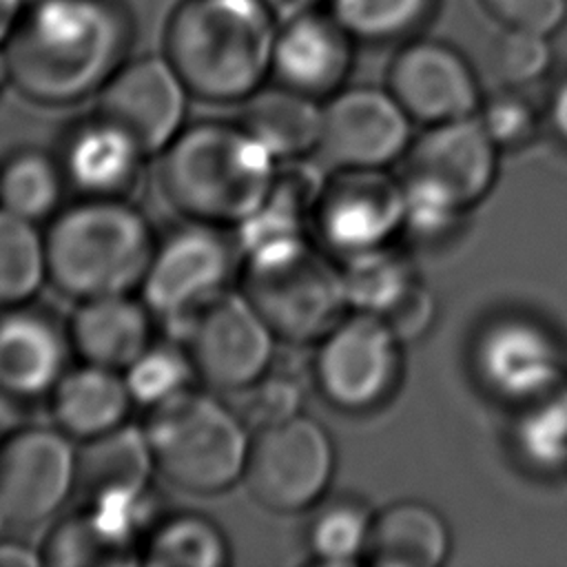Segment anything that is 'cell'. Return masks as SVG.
Here are the masks:
<instances>
[{
	"mask_svg": "<svg viewBox=\"0 0 567 567\" xmlns=\"http://www.w3.org/2000/svg\"><path fill=\"white\" fill-rule=\"evenodd\" d=\"M124 0H29L0 44L7 84L27 102L66 109L97 97L128 60Z\"/></svg>",
	"mask_w": 567,
	"mask_h": 567,
	"instance_id": "cell-1",
	"label": "cell"
},
{
	"mask_svg": "<svg viewBox=\"0 0 567 567\" xmlns=\"http://www.w3.org/2000/svg\"><path fill=\"white\" fill-rule=\"evenodd\" d=\"M279 159L239 120H197L157 155L164 199L182 215L235 228L270 193Z\"/></svg>",
	"mask_w": 567,
	"mask_h": 567,
	"instance_id": "cell-2",
	"label": "cell"
},
{
	"mask_svg": "<svg viewBox=\"0 0 567 567\" xmlns=\"http://www.w3.org/2000/svg\"><path fill=\"white\" fill-rule=\"evenodd\" d=\"M277 20L261 0H179L162 53L193 100L244 104L270 80Z\"/></svg>",
	"mask_w": 567,
	"mask_h": 567,
	"instance_id": "cell-3",
	"label": "cell"
},
{
	"mask_svg": "<svg viewBox=\"0 0 567 567\" xmlns=\"http://www.w3.org/2000/svg\"><path fill=\"white\" fill-rule=\"evenodd\" d=\"M49 284L73 303L137 292L157 233L133 199L75 197L44 226Z\"/></svg>",
	"mask_w": 567,
	"mask_h": 567,
	"instance_id": "cell-4",
	"label": "cell"
},
{
	"mask_svg": "<svg viewBox=\"0 0 567 567\" xmlns=\"http://www.w3.org/2000/svg\"><path fill=\"white\" fill-rule=\"evenodd\" d=\"M144 430L155 472L173 487L215 496L244 481L252 430L215 392L195 388L146 412Z\"/></svg>",
	"mask_w": 567,
	"mask_h": 567,
	"instance_id": "cell-5",
	"label": "cell"
},
{
	"mask_svg": "<svg viewBox=\"0 0 567 567\" xmlns=\"http://www.w3.org/2000/svg\"><path fill=\"white\" fill-rule=\"evenodd\" d=\"M241 255L230 228L184 219L157 235L137 295L166 337L184 341L195 317L233 288Z\"/></svg>",
	"mask_w": 567,
	"mask_h": 567,
	"instance_id": "cell-6",
	"label": "cell"
},
{
	"mask_svg": "<svg viewBox=\"0 0 567 567\" xmlns=\"http://www.w3.org/2000/svg\"><path fill=\"white\" fill-rule=\"evenodd\" d=\"M239 279L277 339L292 346H315L350 312L339 261L317 241L246 261Z\"/></svg>",
	"mask_w": 567,
	"mask_h": 567,
	"instance_id": "cell-7",
	"label": "cell"
},
{
	"mask_svg": "<svg viewBox=\"0 0 567 567\" xmlns=\"http://www.w3.org/2000/svg\"><path fill=\"white\" fill-rule=\"evenodd\" d=\"M334 470L330 432L301 412L252 432L244 485L252 501L272 514H306L328 496Z\"/></svg>",
	"mask_w": 567,
	"mask_h": 567,
	"instance_id": "cell-8",
	"label": "cell"
},
{
	"mask_svg": "<svg viewBox=\"0 0 567 567\" xmlns=\"http://www.w3.org/2000/svg\"><path fill=\"white\" fill-rule=\"evenodd\" d=\"M401 346L383 317L350 310L315 343L310 377L319 396L343 414L381 408L401 379Z\"/></svg>",
	"mask_w": 567,
	"mask_h": 567,
	"instance_id": "cell-9",
	"label": "cell"
},
{
	"mask_svg": "<svg viewBox=\"0 0 567 567\" xmlns=\"http://www.w3.org/2000/svg\"><path fill=\"white\" fill-rule=\"evenodd\" d=\"M78 494V443L58 425H20L0 439V516L33 527Z\"/></svg>",
	"mask_w": 567,
	"mask_h": 567,
	"instance_id": "cell-10",
	"label": "cell"
},
{
	"mask_svg": "<svg viewBox=\"0 0 567 567\" xmlns=\"http://www.w3.org/2000/svg\"><path fill=\"white\" fill-rule=\"evenodd\" d=\"M277 341L241 288H230L195 317L182 343L195 363L199 385L237 394L272 368Z\"/></svg>",
	"mask_w": 567,
	"mask_h": 567,
	"instance_id": "cell-11",
	"label": "cell"
},
{
	"mask_svg": "<svg viewBox=\"0 0 567 567\" xmlns=\"http://www.w3.org/2000/svg\"><path fill=\"white\" fill-rule=\"evenodd\" d=\"M412 117L379 86H343L323 100L319 162L330 171L385 168L410 148Z\"/></svg>",
	"mask_w": 567,
	"mask_h": 567,
	"instance_id": "cell-12",
	"label": "cell"
},
{
	"mask_svg": "<svg viewBox=\"0 0 567 567\" xmlns=\"http://www.w3.org/2000/svg\"><path fill=\"white\" fill-rule=\"evenodd\" d=\"M403 228L401 182L383 168L332 171L312 213V237L337 261L388 246Z\"/></svg>",
	"mask_w": 567,
	"mask_h": 567,
	"instance_id": "cell-13",
	"label": "cell"
},
{
	"mask_svg": "<svg viewBox=\"0 0 567 567\" xmlns=\"http://www.w3.org/2000/svg\"><path fill=\"white\" fill-rule=\"evenodd\" d=\"M186 84L159 55L128 58L102 86L95 102L102 115L124 126L151 157H157L188 124Z\"/></svg>",
	"mask_w": 567,
	"mask_h": 567,
	"instance_id": "cell-14",
	"label": "cell"
},
{
	"mask_svg": "<svg viewBox=\"0 0 567 567\" xmlns=\"http://www.w3.org/2000/svg\"><path fill=\"white\" fill-rule=\"evenodd\" d=\"M474 370L501 401L525 405L567 379L565 352L540 323L507 317L489 323L474 343Z\"/></svg>",
	"mask_w": 567,
	"mask_h": 567,
	"instance_id": "cell-15",
	"label": "cell"
},
{
	"mask_svg": "<svg viewBox=\"0 0 567 567\" xmlns=\"http://www.w3.org/2000/svg\"><path fill=\"white\" fill-rule=\"evenodd\" d=\"M388 89L412 117L427 126L470 117L481 106L470 62L450 44L414 40L392 60Z\"/></svg>",
	"mask_w": 567,
	"mask_h": 567,
	"instance_id": "cell-16",
	"label": "cell"
},
{
	"mask_svg": "<svg viewBox=\"0 0 567 567\" xmlns=\"http://www.w3.org/2000/svg\"><path fill=\"white\" fill-rule=\"evenodd\" d=\"M66 321L24 303L0 310V396L18 403L49 399L71 368Z\"/></svg>",
	"mask_w": 567,
	"mask_h": 567,
	"instance_id": "cell-17",
	"label": "cell"
},
{
	"mask_svg": "<svg viewBox=\"0 0 567 567\" xmlns=\"http://www.w3.org/2000/svg\"><path fill=\"white\" fill-rule=\"evenodd\" d=\"M55 155L71 193L122 199L137 190L151 157L124 126L100 111L73 122Z\"/></svg>",
	"mask_w": 567,
	"mask_h": 567,
	"instance_id": "cell-18",
	"label": "cell"
},
{
	"mask_svg": "<svg viewBox=\"0 0 567 567\" xmlns=\"http://www.w3.org/2000/svg\"><path fill=\"white\" fill-rule=\"evenodd\" d=\"M352 42L330 11L286 20L277 24L270 80L323 102L346 84L352 69Z\"/></svg>",
	"mask_w": 567,
	"mask_h": 567,
	"instance_id": "cell-19",
	"label": "cell"
},
{
	"mask_svg": "<svg viewBox=\"0 0 567 567\" xmlns=\"http://www.w3.org/2000/svg\"><path fill=\"white\" fill-rule=\"evenodd\" d=\"M498 146L481 120L458 117L427 126L408 148V173H423L443 182L470 208L492 188Z\"/></svg>",
	"mask_w": 567,
	"mask_h": 567,
	"instance_id": "cell-20",
	"label": "cell"
},
{
	"mask_svg": "<svg viewBox=\"0 0 567 567\" xmlns=\"http://www.w3.org/2000/svg\"><path fill=\"white\" fill-rule=\"evenodd\" d=\"M157 321L137 292L75 301L66 319L73 357L84 363L124 370L153 341Z\"/></svg>",
	"mask_w": 567,
	"mask_h": 567,
	"instance_id": "cell-21",
	"label": "cell"
},
{
	"mask_svg": "<svg viewBox=\"0 0 567 567\" xmlns=\"http://www.w3.org/2000/svg\"><path fill=\"white\" fill-rule=\"evenodd\" d=\"M47 401L51 423L75 443L117 430L135 408L122 370L84 361L62 374Z\"/></svg>",
	"mask_w": 567,
	"mask_h": 567,
	"instance_id": "cell-22",
	"label": "cell"
},
{
	"mask_svg": "<svg viewBox=\"0 0 567 567\" xmlns=\"http://www.w3.org/2000/svg\"><path fill=\"white\" fill-rule=\"evenodd\" d=\"M239 122L279 159L312 157L321 137L323 102L279 84H266L244 104Z\"/></svg>",
	"mask_w": 567,
	"mask_h": 567,
	"instance_id": "cell-23",
	"label": "cell"
},
{
	"mask_svg": "<svg viewBox=\"0 0 567 567\" xmlns=\"http://www.w3.org/2000/svg\"><path fill=\"white\" fill-rule=\"evenodd\" d=\"M450 554L445 518L421 501H399L374 514L368 560L377 567H439Z\"/></svg>",
	"mask_w": 567,
	"mask_h": 567,
	"instance_id": "cell-24",
	"label": "cell"
},
{
	"mask_svg": "<svg viewBox=\"0 0 567 567\" xmlns=\"http://www.w3.org/2000/svg\"><path fill=\"white\" fill-rule=\"evenodd\" d=\"M374 512L354 494L319 501L306 520L301 543L306 558L321 567H354L368 560Z\"/></svg>",
	"mask_w": 567,
	"mask_h": 567,
	"instance_id": "cell-25",
	"label": "cell"
},
{
	"mask_svg": "<svg viewBox=\"0 0 567 567\" xmlns=\"http://www.w3.org/2000/svg\"><path fill=\"white\" fill-rule=\"evenodd\" d=\"M233 547L226 529L208 514L182 509L162 514L148 532L140 565L148 567H226Z\"/></svg>",
	"mask_w": 567,
	"mask_h": 567,
	"instance_id": "cell-26",
	"label": "cell"
},
{
	"mask_svg": "<svg viewBox=\"0 0 567 567\" xmlns=\"http://www.w3.org/2000/svg\"><path fill=\"white\" fill-rule=\"evenodd\" d=\"M69 184L55 153L22 146L0 159V208L47 224L66 202Z\"/></svg>",
	"mask_w": 567,
	"mask_h": 567,
	"instance_id": "cell-27",
	"label": "cell"
},
{
	"mask_svg": "<svg viewBox=\"0 0 567 567\" xmlns=\"http://www.w3.org/2000/svg\"><path fill=\"white\" fill-rule=\"evenodd\" d=\"M155 461L144 425L124 423L78 445V492L153 483Z\"/></svg>",
	"mask_w": 567,
	"mask_h": 567,
	"instance_id": "cell-28",
	"label": "cell"
},
{
	"mask_svg": "<svg viewBox=\"0 0 567 567\" xmlns=\"http://www.w3.org/2000/svg\"><path fill=\"white\" fill-rule=\"evenodd\" d=\"M339 268L352 312L385 317L419 284L408 255L390 244L341 259Z\"/></svg>",
	"mask_w": 567,
	"mask_h": 567,
	"instance_id": "cell-29",
	"label": "cell"
},
{
	"mask_svg": "<svg viewBox=\"0 0 567 567\" xmlns=\"http://www.w3.org/2000/svg\"><path fill=\"white\" fill-rule=\"evenodd\" d=\"M49 284L40 224L0 208V310L33 303Z\"/></svg>",
	"mask_w": 567,
	"mask_h": 567,
	"instance_id": "cell-30",
	"label": "cell"
},
{
	"mask_svg": "<svg viewBox=\"0 0 567 567\" xmlns=\"http://www.w3.org/2000/svg\"><path fill=\"white\" fill-rule=\"evenodd\" d=\"M122 374L135 408L144 412L162 408L199 388L197 370L186 346L166 334L155 339Z\"/></svg>",
	"mask_w": 567,
	"mask_h": 567,
	"instance_id": "cell-31",
	"label": "cell"
},
{
	"mask_svg": "<svg viewBox=\"0 0 567 567\" xmlns=\"http://www.w3.org/2000/svg\"><path fill=\"white\" fill-rule=\"evenodd\" d=\"M514 447L536 470L554 472L567 465V379L520 405L514 423Z\"/></svg>",
	"mask_w": 567,
	"mask_h": 567,
	"instance_id": "cell-32",
	"label": "cell"
},
{
	"mask_svg": "<svg viewBox=\"0 0 567 567\" xmlns=\"http://www.w3.org/2000/svg\"><path fill=\"white\" fill-rule=\"evenodd\" d=\"M434 0H328L330 16L361 42H390L416 31Z\"/></svg>",
	"mask_w": 567,
	"mask_h": 567,
	"instance_id": "cell-33",
	"label": "cell"
},
{
	"mask_svg": "<svg viewBox=\"0 0 567 567\" xmlns=\"http://www.w3.org/2000/svg\"><path fill=\"white\" fill-rule=\"evenodd\" d=\"M467 206L443 182L408 173L401 182V219L403 230L419 239H434L450 233Z\"/></svg>",
	"mask_w": 567,
	"mask_h": 567,
	"instance_id": "cell-34",
	"label": "cell"
},
{
	"mask_svg": "<svg viewBox=\"0 0 567 567\" xmlns=\"http://www.w3.org/2000/svg\"><path fill=\"white\" fill-rule=\"evenodd\" d=\"M44 565L55 567H106V565H131L113 545H109L80 512H71L60 518L44 545L40 547Z\"/></svg>",
	"mask_w": 567,
	"mask_h": 567,
	"instance_id": "cell-35",
	"label": "cell"
},
{
	"mask_svg": "<svg viewBox=\"0 0 567 567\" xmlns=\"http://www.w3.org/2000/svg\"><path fill=\"white\" fill-rule=\"evenodd\" d=\"M549 35L503 29L492 47L489 62L494 75L512 89L538 82L551 66Z\"/></svg>",
	"mask_w": 567,
	"mask_h": 567,
	"instance_id": "cell-36",
	"label": "cell"
},
{
	"mask_svg": "<svg viewBox=\"0 0 567 567\" xmlns=\"http://www.w3.org/2000/svg\"><path fill=\"white\" fill-rule=\"evenodd\" d=\"M237 394L241 396V408H237V412L252 432L301 414L303 390L299 381L290 374L277 372L275 363L264 377Z\"/></svg>",
	"mask_w": 567,
	"mask_h": 567,
	"instance_id": "cell-37",
	"label": "cell"
},
{
	"mask_svg": "<svg viewBox=\"0 0 567 567\" xmlns=\"http://www.w3.org/2000/svg\"><path fill=\"white\" fill-rule=\"evenodd\" d=\"M478 120L498 148H516L532 142L538 117L534 106L512 86L481 102Z\"/></svg>",
	"mask_w": 567,
	"mask_h": 567,
	"instance_id": "cell-38",
	"label": "cell"
},
{
	"mask_svg": "<svg viewBox=\"0 0 567 567\" xmlns=\"http://www.w3.org/2000/svg\"><path fill=\"white\" fill-rule=\"evenodd\" d=\"M503 29L554 35L567 20V0H478Z\"/></svg>",
	"mask_w": 567,
	"mask_h": 567,
	"instance_id": "cell-39",
	"label": "cell"
},
{
	"mask_svg": "<svg viewBox=\"0 0 567 567\" xmlns=\"http://www.w3.org/2000/svg\"><path fill=\"white\" fill-rule=\"evenodd\" d=\"M383 319L401 343L416 341L432 328L436 319V299L419 281Z\"/></svg>",
	"mask_w": 567,
	"mask_h": 567,
	"instance_id": "cell-40",
	"label": "cell"
},
{
	"mask_svg": "<svg viewBox=\"0 0 567 567\" xmlns=\"http://www.w3.org/2000/svg\"><path fill=\"white\" fill-rule=\"evenodd\" d=\"M44 565L40 547L0 534V567H40Z\"/></svg>",
	"mask_w": 567,
	"mask_h": 567,
	"instance_id": "cell-41",
	"label": "cell"
},
{
	"mask_svg": "<svg viewBox=\"0 0 567 567\" xmlns=\"http://www.w3.org/2000/svg\"><path fill=\"white\" fill-rule=\"evenodd\" d=\"M266 4V9L272 13V18L277 20V24L299 18L303 13L310 11H319V4L323 0H261Z\"/></svg>",
	"mask_w": 567,
	"mask_h": 567,
	"instance_id": "cell-42",
	"label": "cell"
},
{
	"mask_svg": "<svg viewBox=\"0 0 567 567\" xmlns=\"http://www.w3.org/2000/svg\"><path fill=\"white\" fill-rule=\"evenodd\" d=\"M549 117H551L554 131L567 142V78L551 93Z\"/></svg>",
	"mask_w": 567,
	"mask_h": 567,
	"instance_id": "cell-43",
	"label": "cell"
},
{
	"mask_svg": "<svg viewBox=\"0 0 567 567\" xmlns=\"http://www.w3.org/2000/svg\"><path fill=\"white\" fill-rule=\"evenodd\" d=\"M7 84V78H4V69H2V58H0V84Z\"/></svg>",
	"mask_w": 567,
	"mask_h": 567,
	"instance_id": "cell-44",
	"label": "cell"
}]
</instances>
